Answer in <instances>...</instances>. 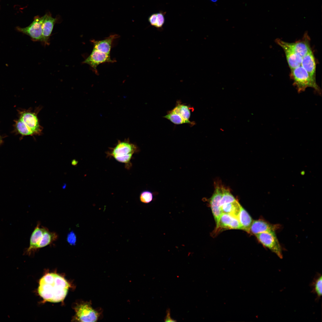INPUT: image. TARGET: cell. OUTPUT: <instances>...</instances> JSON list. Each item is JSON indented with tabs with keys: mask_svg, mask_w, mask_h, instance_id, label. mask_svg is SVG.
Returning a JSON list of instances; mask_svg holds the SVG:
<instances>
[{
	"mask_svg": "<svg viewBox=\"0 0 322 322\" xmlns=\"http://www.w3.org/2000/svg\"><path fill=\"white\" fill-rule=\"evenodd\" d=\"M69 286L63 277L55 273H49L40 279L38 292L45 301L59 302L64 300Z\"/></svg>",
	"mask_w": 322,
	"mask_h": 322,
	"instance_id": "6da1fadb",
	"label": "cell"
},
{
	"mask_svg": "<svg viewBox=\"0 0 322 322\" xmlns=\"http://www.w3.org/2000/svg\"><path fill=\"white\" fill-rule=\"evenodd\" d=\"M139 151L138 146L128 139L119 140L115 146L110 148L106 153L108 157H113L118 162L124 163L126 168L129 169L132 166L131 160L133 154Z\"/></svg>",
	"mask_w": 322,
	"mask_h": 322,
	"instance_id": "7a4b0ae2",
	"label": "cell"
},
{
	"mask_svg": "<svg viewBox=\"0 0 322 322\" xmlns=\"http://www.w3.org/2000/svg\"><path fill=\"white\" fill-rule=\"evenodd\" d=\"M290 77L298 93L304 91L308 87H311L319 94H321V89L316 81L311 79L301 65L291 69Z\"/></svg>",
	"mask_w": 322,
	"mask_h": 322,
	"instance_id": "3957f363",
	"label": "cell"
},
{
	"mask_svg": "<svg viewBox=\"0 0 322 322\" xmlns=\"http://www.w3.org/2000/svg\"><path fill=\"white\" fill-rule=\"evenodd\" d=\"M258 241L263 246L282 258L283 255L281 245L277 238L275 231H270L255 235Z\"/></svg>",
	"mask_w": 322,
	"mask_h": 322,
	"instance_id": "277c9868",
	"label": "cell"
},
{
	"mask_svg": "<svg viewBox=\"0 0 322 322\" xmlns=\"http://www.w3.org/2000/svg\"><path fill=\"white\" fill-rule=\"evenodd\" d=\"M41 108H38L34 112L25 110L20 112V118L34 132L35 135H40L42 134L43 127L40 124L37 116Z\"/></svg>",
	"mask_w": 322,
	"mask_h": 322,
	"instance_id": "5b68a950",
	"label": "cell"
},
{
	"mask_svg": "<svg viewBox=\"0 0 322 322\" xmlns=\"http://www.w3.org/2000/svg\"><path fill=\"white\" fill-rule=\"evenodd\" d=\"M75 318L81 322H95L98 319V312L88 303H83L75 308Z\"/></svg>",
	"mask_w": 322,
	"mask_h": 322,
	"instance_id": "8992f818",
	"label": "cell"
},
{
	"mask_svg": "<svg viewBox=\"0 0 322 322\" xmlns=\"http://www.w3.org/2000/svg\"><path fill=\"white\" fill-rule=\"evenodd\" d=\"M41 24L42 17L37 16L29 26L24 28L17 27L16 29L18 31L29 36L33 41L42 42Z\"/></svg>",
	"mask_w": 322,
	"mask_h": 322,
	"instance_id": "52a82bcc",
	"label": "cell"
},
{
	"mask_svg": "<svg viewBox=\"0 0 322 322\" xmlns=\"http://www.w3.org/2000/svg\"><path fill=\"white\" fill-rule=\"evenodd\" d=\"M115 60H112L110 54H107L93 49L91 53L83 62L89 65L93 69L96 74L98 72L97 67L100 64L106 63H113Z\"/></svg>",
	"mask_w": 322,
	"mask_h": 322,
	"instance_id": "ba28073f",
	"label": "cell"
},
{
	"mask_svg": "<svg viewBox=\"0 0 322 322\" xmlns=\"http://www.w3.org/2000/svg\"><path fill=\"white\" fill-rule=\"evenodd\" d=\"M41 17L42 42L45 44H48L54 26L59 21V18L58 17L53 18L49 12L47 13Z\"/></svg>",
	"mask_w": 322,
	"mask_h": 322,
	"instance_id": "9c48e42d",
	"label": "cell"
},
{
	"mask_svg": "<svg viewBox=\"0 0 322 322\" xmlns=\"http://www.w3.org/2000/svg\"><path fill=\"white\" fill-rule=\"evenodd\" d=\"M224 229H242V227L237 218L222 213L216 225L215 232Z\"/></svg>",
	"mask_w": 322,
	"mask_h": 322,
	"instance_id": "30bf717a",
	"label": "cell"
},
{
	"mask_svg": "<svg viewBox=\"0 0 322 322\" xmlns=\"http://www.w3.org/2000/svg\"><path fill=\"white\" fill-rule=\"evenodd\" d=\"M276 43L283 49L286 59L290 69L295 68L301 65L302 58L291 49L286 46L283 41L279 38H276Z\"/></svg>",
	"mask_w": 322,
	"mask_h": 322,
	"instance_id": "8fae6325",
	"label": "cell"
},
{
	"mask_svg": "<svg viewBox=\"0 0 322 322\" xmlns=\"http://www.w3.org/2000/svg\"><path fill=\"white\" fill-rule=\"evenodd\" d=\"M222 186L217 184L210 202V206L216 225L218 223L222 212L220 202L222 195Z\"/></svg>",
	"mask_w": 322,
	"mask_h": 322,
	"instance_id": "7c38bea8",
	"label": "cell"
},
{
	"mask_svg": "<svg viewBox=\"0 0 322 322\" xmlns=\"http://www.w3.org/2000/svg\"><path fill=\"white\" fill-rule=\"evenodd\" d=\"M309 41V38L307 34L306 33L303 38L300 41L293 43L283 41V42L286 46L303 58L311 49Z\"/></svg>",
	"mask_w": 322,
	"mask_h": 322,
	"instance_id": "4fadbf2b",
	"label": "cell"
},
{
	"mask_svg": "<svg viewBox=\"0 0 322 322\" xmlns=\"http://www.w3.org/2000/svg\"><path fill=\"white\" fill-rule=\"evenodd\" d=\"M280 226L279 225L272 224L262 219L253 221L250 226L249 233L255 235L270 231H275Z\"/></svg>",
	"mask_w": 322,
	"mask_h": 322,
	"instance_id": "5bb4252c",
	"label": "cell"
},
{
	"mask_svg": "<svg viewBox=\"0 0 322 322\" xmlns=\"http://www.w3.org/2000/svg\"><path fill=\"white\" fill-rule=\"evenodd\" d=\"M311 79L316 80V64L315 57L311 49L302 59L301 64Z\"/></svg>",
	"mask_w": 322,
	"mask_h": 322,
	"instance_id": "9a60e30c",
	"label": "cell"
},
{
	"mask_svg": "<svg viewBox=\"0 0 322 322\" xmlns=\"http://www.w3.org/2000/svg\"><path fill=\"white\" fill-rule=\"evenodd\" d=\"M40 224L38 223L32 232L30 240V246L25 251V253L30 255L32 253L37 250V247L43 236L45 227H40Z\"/></svg>",
	"mask_w": 322,
	"mask_h": 322,
	"instance_id": "2e32d148",
	"label": "cell"
},
{
	"mask_svg": "<svg viewBox=\"0 0 322 322\" xmlns=\"http://www.w3.org/2000/svg\"><path fill=\"white\" fill-rule=\"evenodd\" d=\"M119 35L117 34L110 35L103 40L96 41L93 40L91 41L93 44V49L101 52L110 54V51L113 41L118 38Z\"/></svg>",
	"mask_w": 322,
	"mask_h": 322,
	"instance_id": "e0dca14e",
	"label": "cell"
},
{
	"mask_svg": "<svg viewBox=\"0 0 322 322\" xmlns=\"http://www.w3.org/2000/svg\"><path fill=\"white\" fill-rule=\"evenodd\" d=\"M190 110L191 108L188 106L182 104L179 101L177 103L175 106L171 111L180 115L186 123L193 124V123L189 120L191 115Z\"/></svg>",
	"mask_w": 322,
	"mask_h": 322,
	"instance_id": "ac0fdd59",
	"label": "cell"
},
{
	"mask_svg": "<svg viewBox=\"0 0 322 322\" xmlns=\"http://www.w3.org/2000/svg\"><path fill=\"white\" fill-rule=\"evenodd\" d=\"M238 219L242 229L249 233L250 228L253 221L248 213L242 206Z\"/></svg>",
	"mask_w": 322,
	"mask_h": 322,
	"instance_id": "d6986e66",
	"label": "cell"
},
{
	"mask_svg": "<svg viewBox=\"0 0 322 322\" xmlns=\"http://www.w3.org/2000/svg\"><path fill=\"white\" fill-rule=\"evenodd\" d=\"M242 206L236 201L223 205L221 207L222 213L230 214L238 218Z\"/></svg>",
	"mask_w": 322,
	"mask_h": 322,
	"instance_id": "ffe728a7",
	"label": "cell"
},
{
	"mask_svg": "<svg viewBox=\"0 0 322 322\" xmlns=\"http://www.w3.org/2000/svg\"><path fill=\"white\" fill-rule=\"evenodd\" d=\"M58 238V235L55 232H50L45 227L43 236L37 247V249L50 244L56 241Z\"/></svg>",
	"mask_w": 322,
	"mask_h": 322,
	"instance_id": "44dd1931",
	"label": "cell"
},
{
	"mask_svg": "<svg viewBox=\"0 0 322 322\" xmlns=\"http://www.w3.org/2000/svg\"><path fill=\"white\" fill-rule=\"evenodd\" d=\"M312 288V292L316 295L315 301H318L322 294V276L321 274L317 273L310 284Z\"/></svg>",
	"mask_w": 322,
	"mask_h": 322,
	"instance_id": "7402d4cb",
	"label": "cell"
},
{
	"mask_svg": "<svg viewBox=\"0 0 322 322\" xmlns=\"http://www.w3.org/2000/svg\"><path fill=\"white\" fill-rule=\"evenodd\" d=\"M15 127L17 132L22 136L35 135L34 132L20 118L15 121Z\"/></svg>",
	"mask_w": 322,
	"mask_h": 322,
	"instance_id": "603a6c76",
	"label": "cell"
},
{
	"mask_svg": "<svg viewBox=\"0 0 322 322\" xmlns=\"http://www.w3.org/2000/svg\"><path fill=\"white\" fill-rule=\"evenodd\" d=\"M222 195L220 202V207L224 204L232 202L236 200L228 189L222 186Z\"/></svg>",
	"mask_w": 322,
	"mask_h": 322,
	"instance_id": "cb8c5ba5",
	"label": "cell"
},
{
	"mask_svg": "<svg viewBox=\"0 0 322 322\" xmlns=\"http://www.w3.org/2000/svg\"><path fill=\"white\" fill-rule=\"evenodd\" d=\"M164 117L175 124L179 125L186 123L185 120L180 115L171 111Z\"/></svg>",
	"mask_w": 322,
	"mask_h": 322,
	"instance_id": "d4e9b609",
	"label": "cell"
},
{
	"mask_svg": "<svg viewBox=\"0 0 322 322\" xmlns=\"http://www.w3.org/2000/svg\"><path fill=\"white\" fill-rule=\"evenodd\" d=\"M154 196V193L151 191H143L140 194V200L143 203L148 204L153 201Z\"/></svg>",
	"mask_w": 322,
	"mask_h": 322,
	"instance_id": "484cf974",
	"label": "cell"
},
{
	"mask_svg": "<svg viewBox=\"0 0 322 322\" xmlns=\"http://www.w3.org/2000/svg\"><path fill=\"white\" fill-rule=\"evenodd\" d=\"M67 241L72 245H75L76 242V236L73 231L70 232L67 235Z\"/></svg>",
	"mask_w": 322,
	"mask_h": 322,
	"instance_id": "4316f807",
	"label": "cell"
},
{
	"mask_svg": "<svg viewBox=\"0 0 322 322\" xmlns=\"http://www.w3.org/2000/svg\"><path fill=\"white\" fill-rule=\"evenodd\" d=\"M157 23L156 27L160 28L163 25L165 22V18L163 15L161 13H157Z\"/></svg>",
	"mask_w": 322,
	"mask_h": 322,
	"instance_id": "83f0119b",
	"label": "cell"
},
{
	"mask_svg": "<svg viewBox=\"0 0 322 322\" xmlns=\"http://www.w3.org/2000/svg\"><path fill=\"white\" fill-rule=\"evenodd\" d=\"M148 21L151 25L156 27L157 21V13L151 15L148 18Z\"/></svg>",
	"mask_w": 322,
	"mask_h": 322,
	"instance_id": "f1b7e54d",
	"label": "cell"
},
{
	"mask_svg": "<svg viewBox=\"0 0 322 322\" xmlns=\"http://www.w3.org/2000/svg\"><path fill=\"white\" fill-rule=\"evenodd\" d=\"M170 310L168 309L167 310L166 315L165 319L164 321L165 322H175L176 321L172 319L170 316Z\"/></svg>",
	"mask_w": 322,
	"mask_h": 322,
	"instance_id": "f546056e",
	"label": "cell"
},
{
	"mask_svg": "<svg viewBox=\"0 0 322 322\" xmlns=\"http://www.w3.org/2000/svg\"><path fill=\"white\" fill-rule=\"evenodd\" d=\"M78 162L75 160H73L72 161V164L73 165H77Z\"/></svg>",
	"mask_w": 322,
	"mask_h": 322,
	"instance_id": "4dcf8cb0",
	"label": "cell"
},
{
	"mask_svg": "<svg viewBox=\"0 0 322 322\" xmlns=\"http://www.w3.org/2000/svg\"><path fill=\"white\" fill-rule=\"evenodd\" d=\"M3 141L2 140V137L0 135V145L2 144L3 143Z\"/></svg>",
	"mask_w": 322,
	"mask_h": 322,
	"instance_id": "1f68e13d",
	"label": "cell"
}]
</instances>
